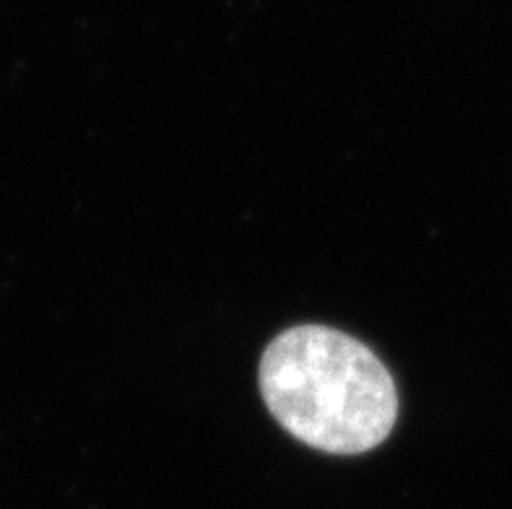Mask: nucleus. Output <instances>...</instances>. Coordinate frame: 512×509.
I'll return each instance as SVG.
<instances>
[{"mask_svg": "<svg viewBox=\"0 0 512 509\" xmlns=\"http://www.w3.org/2000/svg\"><path fill=\"white\" fill-rule=\"evenodd\" d=\"M268 411L299 442L331 455H362L398 419L396 382L370 348L341 330L299 325L260 361Z\"/></svg>", "mask_w": 512, "mask_h": 509, "instance_id": "nucleus-1", "label": "nucleus"}]
</instances>
